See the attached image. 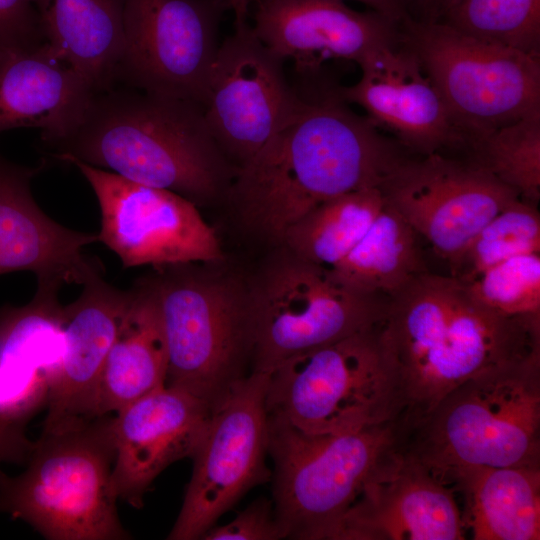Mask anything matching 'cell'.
I'll use <instances>...</instances> for the list:
<instances>
[{
	"mask_svg": "<svg viewBox=\"0 0 540 540\" xmlns=\"http://www.w3.org/2000/svg\"><path fill=\"white\" fill-rule=\"evenodd\" d=\"M186 263L155 269L168 368L166 385L212 409L251 371L247 279Z\"/></svg>",
	"mask_w": 540,
	"mask_h": 540,
	"instance_id": "obj_6",
	"label": "cell"
},
{
	"mask_svg": "<svg viewBox=\"0 0 540 540\" xmlns=\"http://www.w3.org/2000/svg\"><path fill=\"white\" fill-rule=\"evenodd\" d=\"M398 448L440 480L461 466H540V353L449 392L399 429Z\"/></svg>",
	"mask_w": 540,
	"mask_h": 540,
	"instance_id": "obj_4",
	"label": "cell"
},
{
	"mask_svg": "<svg viewBox=\"0 0 540 540\" xmlns=\"http://www.w3.org/2000/svg\"><path fill=\"white\" fill-rule=\"evenodd\" d=\"M252 28L283 61L295 60L301 72H310L327 59L358 63L373 49L400 37L399 25L340 0H257Z\"/></svg>",
	"mask_w": 540,
	"mask_h": 540,
	"instance_id": "obj_21",
	"label": "cell"
},
{
	"mask_svg": "<svg viewBox=\"0 0 540 540\" xmlns=\"http://www.w3.org/2000/svg\"><path fill=\"white\" fill-rule=\"evenodd\" d=\"M457 0H410L411 15L420 21H440Z\"/></svg>",
	"mask_w": 540,
	"mask_h": 540,
	"instance_id": "obj_36",
	"label": "cell"
},
{
	"mask_svg": "<svg viewBox=\"0 0 540 540\" xmlns=\"http://www.w3.org/2000/svg\"><path fill=\"white\" fill-rule=\"evenodd\" d=\"M441 480L462 495L474 540L540 539V466H461Z\"/></svg>",
	"mask_w": 540,
	"mask_h": 540,
	"instance_id": "obj_25",
	"label": "cell"
},
{
	"mask_svg": "<svg viewBox=\"0 0 540 540\" xmlns=\"http://www.w3.org/2000/svg\"><path fill=\"white\" fill-rule=\"evenodd\" d=\"M43 41L35 0H0V53Z\"/></svg>",
	"mask_w": 540,
	"mask_h": 540,
	"instance_id": "obj_34",
	"label": "cell"
},
{
	"mask_svg": "<svg viewBox=\"0 0 540 540\" xmlns=\"http://www.w3.org/2000/svg\"><path fill=\"white\" fill-rule=\"evenodd\" d=\"M46 147L59 161L76 159L197 206L225 195L235 172L202 105L123 84L93 93L78 125Z\"/></svg>",
	"mask_w": 540,
	"mask_h": 540,
	"instance_id": "obj_3",
	"label": "cell"
},
{
	"mask_svg": "<svg viewBox=\"0 0 540 540\" xmlns=\"http://www.w3.org/2000/svg\"><path fill=\"white\" fill-rule=\"evenodd\" d=\"M283 62L248 23L235 26L218 47L202 107L212 137L235 169L284 125L300 102Z\"/></svg>",
	"mask_w": 540,
	"mask_h": 540,
	"instance_id": "obj_14",
	"label": "cell"
},
{
	"mask_svg": "<svg viewBox=\"0 0 540 540\" xmlns=\"http://www.w3.org/2000/svg\"><path fill=\"white\" fill-rule=\"evenodd\" d=\"M401 41L470 143L540 110V56L491 44L441 22L408 19Z\"/></svg>",
	"mask_w": 540,
	"mask_h": 540,
	"instance_id": "obj_10",
	"label": "cell"
},
{
	"mask_svg": "<svg viewBox=\"0 0 540 540\" xmlns=\"http://www.w3.org/2000/svg\"><path fill=\"white\" fill-rule=\"evenodd\" d=\"M397 442V423L314 435L268 415L272 501L283 537L338 540L346 512Z\"/></svg>",
	"mask_w": 540,
	"mask_h": 540,
	"instance_id": "obj_8",
	"label": "cell"
},
{
	"mask_svg": "<svg viewBox=\"0 0 540 540\" xmlns=\"http://www.w3.org/2000/svg\"><path fill=\"white\" fill-rule=\"evenodd\" d=\"M93 93L45 41L0 53V133L39 128L45 145L56 142L78 125Z\"/></svg>",
	"mask_w": 540,
	"mask_h": 540,
	"instance_id": "obj_23",
	"label": "cell"
},
{
	"mask_svg": "<svg viewBox=\"0 0 540 540\" xmlns=\"http://www.w3.org/2000/svg\"><path fill=\"white\" fill-rule=\"evenodd\" d=\"M230 10L234 13L235 26L244 25L247 22L250 0H227Z\"/></svg>",
	"mask_w": 540,
	"mask_h": 540,
	"instance_id": "obj_37",
	"label": "cell"
},
{
	"mask_svg": "<svg viewBox=\"0 0 540 540\" xmlns=\"http://www.w3.org/2000/svg\"><path fill=\"white\" fill-rule=\"evenodd\" d=\"M268 378L269 373L250 372L212 409L167 539H201L250 489L271 479L266 463Z\"/></svg>",
	"mask_w": 540,
	"mask_h": 540,
	"instance_id": "obj_11",
	"label": "cell"
},
{
	"mask_svg": "<svg viewBox=\"0 0 540 540\" xmlns=\"http://www.w3.org/2000/svg\"><path fill=\"white\" fill-rule=\"evenodd\" d=\"M250 372L270 373L287 359L380 322L385 298L339 283L329 269L283 245L247 279Z\"/></svg>",
	"mask_w": 540,
	"mask_h": 540,
	"instance_id": "obj_9",
	"label": "cell"
},
{
	"mask_svg": "<svg viewBox=\"0 0 540 540\" xmlns=\"http://www.w3.org/2000/svg\"><path fill=\"white\" fill-rule=\"evenodd\" d=\"M130 298L107 355L96 395V416L120 409L165 385L168 352L151 275L129 288Z\"/></svg>",
	"mask_w": 540,
	"mask_h": 540,
	"instance_id": "obj_24",
	"label": "cell"
},
{
	"mask_svg": "<svg viewBox=\"0 0 540 540\" xmlns=\"http://www.w3.org/2000/svg\"><path fill=\"white\" fill-rule=\"evenodd\" d=\"M267 413L307 434L397 423L403 403L380 322L291 357L269 373Z\"/></svg>",
	"mask_w": 540,
	"mask_h": 540,
	"instance_id": "obj_7",
	"label": "cell"
},
{
	"mask_svg": "<svg viewBox=\"0 0 540 540\" xmlns=\"http://www.w3.org/2000/svg\"><path fill=\"white\" fill-rule=\"evenodd\" d=\"M45 42L93 92L116 83L124 43L121 0H35Z\"/></svg>",
	"mask_w": 540,
	"mask_h": 540,
	"instance_id": "obj_26",
	"label": "cell"
},
{
	"mask_svg": "<svg viewBox=\"0 0 540 540\" xmlns=\"http://www.w3.org/2000/svg\"><path fill=\"white\" fill-rule=\"evenodd\" d=\"M454 489L398 447L346 512L338 540H461Z\"/></svg>",
	"mask_w": 540,
	"mask_h": 540,
	"instance_id": "obj_17",
	"label": "cell"
},
{
	"mask_svg": "<svg viewBox=\"0 0 540 540\" xmlns=\"http://www.w3.org/2000/svg\"><path fill=\"white\" fill-rule=\"evenodd\" d=\"M116 83L203 104L227 0H121Z\"/></svg>",
	"mask_w": 540,
	"mask_h": 540,
	"instance_id": "obj_12",
	"label": "cell"
},
{
	"mask_svg": "<svg viewBox=\"0 0 540 540\" xmlns=\"http://www.w3.org/2000/svg\"><path fill=\"white\" fill-rule=\"evenodd\" d=\"M476 164L536 205L540 199V110L499 126L469 143Z\"/></svg>",
	"mask_w": 540,
	"mask_h": 540,
	"instance_id": "obj_29",
	"label": "cell"
},
{
	"mask_svg": "<svg viewBox=\"0 0 540 540\" xmlns=\"http://www.w3.org/2000/svg\"><path fill=\"white\" fill-rule=\"evenodd\" d=\"M380 331L400 385V429L464 382L540 353V314H499L428 271L386 299Z\"/></svg>",
	"mask_w": 540,
	"mask_h": 540,
	"instance_id": "obj_2",
	"label": "cell"
},
{
	"mask_svg": "<svg viewBox=\"0 0 540 540\" xmlns=\"http://www.w3.org/2000/svg\"><path fill=\"white\" fill-rule=\"evenodd\" d=\"M417 237L409 223L385 200L364 236L329 271L350 290L387 299L427 272Z\"/></svg>",
	"mask_w": 540,
	"mask_h": 540,
	"instance_id": "obj_27",
	"label": "cell"
},
{
	"mask_svg": "<svg viewBox=\"0 0 540 540\" xmlns=\"http://www.w3.org/2000/svg\"><path fill=\"white\" fill-rule=\"evenodd\" d=\"M203 540H278L284 539L276 520L273 501L260 497L251 502L232 521L211 527Z\"/></svg>",
	"mask_w": 540,
	"mask_h": 540,
	"instance_id": "obj_33",
	"label": "cell"
},
{
	"mask_svg": "<svg viewBox=\"0 0 540 540\" xmlns=\"http://www.w3.org/2000/svg\"><path fill=\"white\" fill-rule=\"evenodd\" d=\"M211 412L203 400L165 384L114 413L111 483L117 499L141 508L156 477L192 457Z\"/></svg>",
	"mask_w": 540,
	"mask_h": 540,
	"instance_id": "obj_19",
	"label": "cell"
},
{
	"mask_svg": "<svg viewBox=\"0 0 540 540\" xmlns=\"http://www.w3.org/2000/svg\"><path fill=\"white\" fill-rule=\"evenodd\" d=\"M440 21L476 39L540 56V0H457Z\"/></svg>",
	"mask_w": 540,
	"mask_h": 540,
	"instance_id": "obj_31",
	"label": "cell"
},
{
	"mask_svg": "<svg viewBox=\"0 0 540 540\" xmlns=\"http://www.w3.org/2000/svg\"><path fill=\"white\" fill-rule=\"evenodd\" d=\"M462 283L475 299L499 314H540V253L512 257Z\"/></svg>",
	"mask_w": 540,
	"mask_h": 540,
	"instance_id": "obj_32",
	"label": "cell"
},
{
	"mask_svg": "<svg viewBox=\"0 0 540 540\" xmlns=\"http://www.w3.org/2000/svg\"><path fill=\"white\" fill-rule=\"evenodd\" d=\"M389 203L450 261L519 195L483 167L440 153L403 160L381 186Z\"/></svg>",
	"mask_w": 540,
	"mask_h": 540,
	"instance_id": "obj_15",
	"label": "cell"
},
{
	"mask_svg": "<svg viewBox=\"0 0 540 540\" xmlns=\"http://www.w3.org/2000/svg\"><path fill=\"white\" fill-rule=\"evenodd\" d=\"M337 89L304 96L284 125L235 169L227 196L252 235L281 244L287 228L333 197L378 187L404 160Z\"/></svg>",
	"mask_w": 540,
	"mask_h": 540,
	"instance_id": "obj_1",
	"label": "cell"
},
{
	"mask_svg": "<svg viewBox=\"0 0 540 540\" xmlns=\"http://www.w3.org/2000/svg\"><path fill=\"white\" fill-rule=\"evenodd\" d=\"M113 415L41 432L26 469H0V511L48 540H126L112 483Z\"/></svg>",
	"mask_w": 540,
	"mask_h": 540,
	"instance_id": "obj_5",
	"label": "cell"
},
{
	"mask_svg": "<svg viewBox=\"0 0 540 540\" xmlns=\"http://www.w3.org/2000/svg\"><path fill=\"white\" fill-rule=\"evenodd\" d=\"M129 298V289L120 290L99 275L64 306V348L42 432L65 430L97 417L100 376Z\"/></svg>",
	"mask_w": 540,
	"mask_h": 540,
	"instance_id": "obj_22",
	"label": "cell"
},
{
	"mask_svg": "<svg viewBox=\"0 0 540 540\" xmlns=\"http://www.w3.org/2000/svg\"><path fill=\"white\" fill-rule=\"evenodd\" d=\"M44 166L19 165L0 154V275L30 271L37 281L83 285L103 273L84 252L99 242L98 234L67 228L42 211L31 181Z\"/></svg>",
	"mask_w": 540,
	"mask_h": 540,
	"instance_id": "obj_20",
	"label": "cell"
},
{
	"mask_svg": "<svg viewBox=\"0 0 540 540\" xmlns=\"http://www.w3.org/2000/svg\"><path fill=\"white\" fill-rule=\"evenodd\" d=\"M517 198L491 218L450 261V276L467 282L512 257L540 253V215Z\"/></svg>",
	"mask_w": 540,
	"mask_h": 540,
	"instance_id": "obj_30",
	"label": "cell"
},
{
	"mask_svg": "<svg viewBox=\"0 0 540 540\" xmlns=\"http://www.w3.org/2000/svg\"><path fill=\"white\" fill-rule=\"evenodd\" d=\"M357 64L360 79L338 87L339 95L348 104L360 106L398 143L428 155L466 142L439 92L400 37L373 49Z\"/></svg>",
	"mask_w": 540,
	"mask_h": 540,
	"instance_id": "obj_18",
	"label": "cell"
},
{
	"mask_svg": "<svg viewBox=\"0 0 540 540\" xmlns=\"http://www.w3.org/2000/svg\"><path fill=\"white\" fill-rule=\"evenodd\" d=\"M61 287L37 281L27 304L0 308V466L24 465L34 450L27 426L47 407L64 348Z\"/></svg>",
	"mask_w": 540,
	"mask_h": 540,
	"instance_id": "obj_16",
	"label": "cell"
},
{
	"mask_svg": "<svg viewBox=\"0 0 540 540\" xmlns=\"http://www.w3.org/2000/svg\"><path fill=\"white\" fill-rule=\"evenodd\" d=\"M343 1V0H340ZM388 19L401 26L405 21L412 18L410 0H356Z\"/></svg>",
	"mask_w": 540,
	"mask_h": 540,
	"instance_id": "obj_35",
	"label": "cell"
},
{
	"mask_svg": "<svg viewBox=\"0 0 540 540\" xmlns=\"http://www.w3.org/2000/svg\"><path fill=\"white\" fill-rule=\"evenodd\" d=\"M384 204L378 187L333 197L291 224L280 245L311 263L331 269L360 241Z\"/></svg>",
	"mask_w": 540,
	"mask_h": 540,
	"instance_id": "obj_28",
	"label": "cell"
},
{
	"mask_svg": "<svg viewBox=\"0 0 540 540\" xmlns=\"http://www.w3.org/2000/svg\"><path fill=\"white\" fill-rule=\"evenodd\" d=\"M64 162L75 166L93 189L101 214L99 242L123 267L224 260L214 229L192 201L76 159Z\"/></svg>",
	"mask_w": 540,
	"mask_h": 540,
	"instance_id": "obj_13",
	"label": "cell"
}]
</instances>
